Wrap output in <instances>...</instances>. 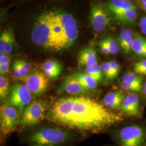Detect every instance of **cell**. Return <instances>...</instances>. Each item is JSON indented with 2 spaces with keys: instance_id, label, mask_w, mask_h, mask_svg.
<instances>
[{
  "instance_id": "obj_1",
  "label": "cell",
  "mask_w": 146,
  "mask_h": 146,
  "mask_svg": "<svg viewBox=\"0 0 146 146\" xmlns=\"http://www.w3.org/2000/svg\"><path fill=\"white\" fill-rule=\"evenodd\" d=\"M46 117L53 123L82 135L101 131L123 120L121 115L85 96L57 100L49 108Z\"/></svg>"
},
{
  "instance_id": "obj_2",
  "label": "cell",
  "mask_w": 146,
  "mask_h": 146,
  "mask_svg": "<svg viewBox=\"0 0 146 146\" xmlns=\"http://www.w3.org/2000/svg\"><path fill=\"white\" fill-rule=\"evenodd\" d=\"M27 144L41 146H74L80 140L76 133L69 129L43 127L23 136Z\"/></svg>"
},
{
  "instance_id": "obj_3",
  "label": "cell",
  "mask_w": 146,
  "mask_h": 146,
  "mask_svg": "<svg viewBox=\"0 0 146 146\" xmlns=\"http://www.w3.org/2000/svg\"><path fill=\"white\" fill-rule=\"evenodd\" d=\"M53 11L46 12L37 17L31 35V40L35 44L49 50Z\"/></svg>"
},
{
  "instance_id": "obj_4",
  "label": "cell",
  "mask_w": 146,
  "mask_h": 146,
  "mask_svg": "<svg viewBox=\"0 0 146 146\" xmlns=\"http://www.w3.org/2000/svg\"><path fill=\"white\" fill-rule=\"evenodd\" d=\"M118 146H146V129L140 125H127L113 134Z\"/></svg>"
},
{
  "instance_id": "obj_5",
  "label": "cell",
  "mask_w": 146,
  "mask_h": 146,
  "mask_svg": "<svg viewBox=\"0 0 146 146\" xmlns=\"http://www.w3.org/2000/svg\"><path fill=\"white\" fill-rule=\"evenodd\" d=\"M48 109L47 102L36 101L31 103L25 109L19 122L21 129H25L38 124L45 116Z\"/></svg>"
},
{
  "instance_id": "obj_6",
  "label": "cell",
  "mask_w": 146,
  "mask_h": 146,
  "mask_svg": "<svg viewBox=\"0 0 146 146\" xmlns=\"http://www.w3.org/2000/svg\"><path fill=\"white\" fill-rule=\"evenodd\" d=\"M21 115L19 110L11 104H3L0 108V128L2 139L6 138L15 130L19 124Z\"/></svg>"
},
{
  "instance_id": "obj_7",
  "label": "cell",
  "mask_w": 146,
  "mask_h": 146,
  "mask_svg": "<svg viewBox=\"0 0 146 146\" xmlns=\"http://www.w3.org/2000/svg\"><path fill=\"white\" fill-rule=\"evenodd\" d=\"M64 31V50L73 46L78 36V25L73 15L67 12L58 11Z\"/></svg>"
},
{
  "instance_id": "obj_8",
  "label": "cell",
  "mask_w": 146,
  "mask_h": 146,
  "mask_svg": "<svg viewBox=\"0 0 146 146\" xmlns=\"http://www.w3.org/2000/svg\"><path fill=\"white\" fill-rule=\"evenodd\" d=\"M32 100V94L26 84L23 83H16L11 89L8 104L17 107L20 115H22L26 106L29 104Z\"/></svg>"
},
{
  "instance_id": "obj_9",
  "label": "cell",
  "mask_w": 146,
  "mask_h": 146,
  "mask_svg": "<svg viewBox=\"0 0 146 146\" xmlns=\"http://www.w3.org/2000/svg\"><path fill=\"white\" fill-rule=\"evenodd\" d=\"M23 80L35 98L46 92L49 84V78L46 74L38 70H34L28 73Z\"/></svg>"
},
{
  "instance_id": "obj_10",
  "label": "cell",
  "mask_w": 146,
  "mask_h": 146,
  "mask_svg": "<svg viewBox=\"0 0 146 146\" xmlns=\"http://www.w3.org/2000/svg\"><path fill=\"white\" fill-rule=\"evenodd\" d=\"M50 50L61 52L64 50V31L62 24L60 20L58 11H53L52 37Z\"/></svg>"
},
{
  "instance_id": "obj_11",
  "label": "cell",
  "mask_w": 146,
  "mask_h": 146,
  "mask_svg": "<svg viewBox=\"0 0 146 146\" xmlns=\"http://www.w3.org/2000/svg\"><path fill=\"white\" fill-rule=\"evenodd\" d=\"M90 19L92 27L96 32L104 31L110 25V16L101 5H92Z\"/></svg>"
},
{
  "instance_id": "obj_12",
  "label": "cell",
  "mask_w": 146,
  "mask_h": 146,
  "mask_svg": "<svg viewBox=\"0 0 146 146\" xmlns=\"http://www.w3.org/2000/svg\"><path fill=\"white\" fill-rule=\"evenodd\" d=\"M90 90L85 88L75 77L71 74L64 78L58 89V92L62 94L72 95H84L88 94Z\"/></svg>"
},
{
  "instance_id": "obj_13",
  "label": "cell",
  "mask_w": 146,
  "mask_h": 146,
  "mask_svg": "<svg viewBox=\"0 0 146 146\" xmlns=\"http://www.w3.org/2000/svg\"><path fill=\"white\" fill-rule=\"evenodd\" d=\"M78 68L91 67L98 64L96 51L93 46H89L81 49L78 55Z\"/></svg>"
},
{
  "instance_id": "obj_14",
  "label": "cell",
  "mask_w": 146,
  "mask_h": 146,
  "mask_svg": "<svg viewBox=\"0 0 146 146\" xmlns=\"http://www.w3.org/2000/svg\"><path fill=\"white\" fill-rule=\"evenodd\" d=\"M120 110L127 115L137 116L140 114V102L139 97L134 93L125 96Z\"/></svg>"
},
{
  "instance_id": "obj_15",
  "label": "cell",
  "mask_w": 146,
  "mask_h": 146,
  "mask_svg": "<svg viewBox=\"0 0 146 146\" xmlns=\"http://www.w3.org/2000/svg\"><path fill=\"white\" fill-rule=\"evenodd\" d=\"M16 41L15 36L12 28H9L2 32L0 36V51L6 55L12 53Z\"/></svg>"
},
{
  "instance_id": "obj_16",
  "label": "cell",
  "mask_w": 146,
  "mask_h": 146,
  "mask_svg": "<svg viewBox=\"0 0 146 146\" xmlns=\"http://www.w3.org/2000/svg\"><path fill=\"white\" fill-rule=\"evenodd\" d=\"M125 97V94L123 92L114 91L107 94L104 96L103 101L104 105L108 108L113 110H118L120 109Z\"/></svg>"
},
{
  "instance_id": "obj_17",
  "label": "cell",
  "mask_w": 146,
  "mask_h": 146,
  "mask_svg": "<svg viewBox=\"0 0 146 146\" xmlns=\"http://www.w3.org/2000/svg\"><path fill=\"white\" fill-rule=\"evenodd\" d=\"M42 69L47 78L51 79L58 78L62 71V66L56 60H49L42 66Z\"/></svg>"
},
{
  "instance_id": "obj_18",
  "label": "cell",
  "mask_w": 146,
  "mask_h": 146,
  "mask_svg": "<svg viewBox=\"0 0 146 146\" xmlns=\"http://www.w3.org/2000/svg\"><path fill=\"white\" fill-rule=\"evenodd\" d=\"M134 36L133 32L128 29H123L118 38V43L123 52L129 54L131 51V46Z\"/></svg>"
},
{
  "instance_id": "obj_19",
  "label": "cell",
  "mask_w": 146,
  "mask_h": 146,
  "mask_svg": "<svg viewBox=\"0 0 146 146\" xmlns=\"http://www.w3.org/2000/svg\"><path fill=\"white\" fill-rule=\"evenodd\" d=\"M111 14L116 21L122 24H132L135 22L137 17L136 9L115 11Z\"/></svg>"
},
{
  "instance_id": "obj_20",
  "label": "cell",
  "mask_w": 146,
  "mask_h": 146,
  "mask_svg": "<svg viewBox=\"0 0 146 146\" xmlns=\"http://www.w3.org/2000/svg\"><path fill=\"white\" fill-rule=\"evenodd\" d=\"M107 7L111 13L128 9L136 10V7L132 2L125 0H111L107 3Z\"/></svg>"
},
{
  "instance_id": "obj_21",
  "label": "cell",
  "mask_w": 146,
  "mask_h": 146,
  "mask_svg": "<svg viewBox=\"0 0 146 146\" xmlns=\"http://www.w3.org/2000/svg\"><path fill=\"white\" fill-rule=\"evenodd\" d=\"M131 50L139 56L146 58V38L139 35L134 36Z\"/></svg>"
},
{
  "instance_id": "obj_22",
  "label": "cell",
  "mask_w": 146,
  "mask_h": 146,
  "mask_svg": "<svg viewBox=\"0 0 146 146\" xmlns=\"http://www.w3.org/2000/svg\"><path fill=\"white\" fill-rule=\"evenodd\" d=\"M73 74L85 88L90 91L96 88L98 82L88 74L87 73H76Z\"/></svg>"
},
{
  "instance_id": "obj_23",
  "label": "cell",
  "mask_w": 146,
  "mask_h": 146,
  "mask_svg": "<svg viewBox=\"0 0 146 146\" xmlns=\"http://www.w3.org/2000/svg\"><path fill=\"white\" fill-rule=\"evenodd\" d=\"M86 73L88 74L96 80L98 83H101L103 80L104 73L102 66L99 64H96L91 67L86 68Z\"/></svg>"
},
{
  "instance_id": "obj_24",
  "label": "cell",
  "mask_w": 146,
  "mask_h": 146,
  "mask_svg": "<svg viewBox=\"0 0 146 146\" xmlns=\"http://www.w3.org/2000/svg\"><path fill=\"white\" fill-rule=\"evenodd\" d=\"M122 81L129 84H143V78L142 76L138 75L131 72H128L125 73L122 76Z\"/></svg>"
},
{
  "instance_id": "obj_25",
  "label": "cell",
  "mask_w": 146,
  "mask_h": 146,
  "mask_svg": "<svg viewBox=\"0 0 146 146\" xmlns=\"http://www.w3.org/2000/svg\"><path fill=\"white\" fill-rule=\"evenodd\" d=\"M10 93V85L8 79L4 75L0 76V98L5 99Z\"/></svg>"
},
{
  "instance_id": "obj_26",
  "label": "cell",
  "mask_w": 146,
  "mask_h": 146,
  "mask_svg": "<svg viewBox=\"0 0 146 146\" xmlns=\"http://www.w3.org/2000/svg\"><path fill=\"white\" fill-rule=\"evenodd\" d=\"M104 41L107 44L110 49V52L111 54H117L120 51V46L119 43L117 42L112 36H108L105 37Z\"/></svg>"
},
{
  "instance_id": "obj_27",
  "label": "cell",
  "mask_w": 146,
  "mask_h": 146,
  "mask_svg": "<svg viewBox=\"0 0 146 146\" xmlns=\"http://www.w3.org/2000/svg\"><path fill=\"white\" fill-rule=\"evenodd\" d=\"M121 86L125 90L133 93H140L143 90V84H129L122 81L121 83Z\"/></svg>"
},
{
  "instance_id": "obj_28",
  "label": "cell",
  "mask_w": 146,
  "mask_h": 146,
  "mask_svg": "<svg viewBox=\"0 0 146 146\" xmlns=\"http://www.w3.org/2000/svg\"><path fill=\"white\" fill-rule=\"evenodd\" d=\"M134 72L140 75H146V60L135 63L133 66Z\"/></svg>"
},
{
  "instance_id": "obj_29",
  "label": "cell",
  "mask_w": 146,
  "mask_h": 146,
  "mask_svg": "<svg viewBox=\"0 0 146 146\" xmlns=\"http://www.w3.org/2000/svg\"><path fill=\"white\" fill-rule=\"evenodd\" d=\"M102 68L105 78L108 81H111L113 80V73L111 69L110 62H106L102 64Z\"/></svg>"
},
{
  "instance_id": "obj_30",
  "label": "cell",
  "mask_w": 146,
  "mask_h": 146,
  "mask_svg": "<svg viewBox=\"0 0 146 146\" xmlns=\"http://www.w3.org/2000/svg\"><path fill=\"white\" fill-rule=\"evenodd\" d=\"M110 63L111 66L112 73H113V80H114L118 76V74L120 70V65L115 60H111Z\"/></svg>"
},
{
  "instance_id": "obj_31",
  "label": "cell",
  "mask_w": 146,
  "mask_h": 146,
  "mask_svg": "<svg viewBox=\"0 0 146 146\" xmlns=\"http://www.w3.org/2000/svg\"><path fill=\"white\" fill-rule=\"evenodd\" d=\"M98 44L99 46L101 51L102 52L103 54H106V55L110 54L109 47L108 46V45L106 43V41H104V38L101 40V41H100Z\"/></svg>"
},
{
  "instance_id": "obj_32",
  "label": "cell",
  "mask_w": 146,
  "mask_h": 146,
  "mask_svg": "<svg viewBox=\"0 0 146 146\" xmlns=\"http://www.w3.org/2000/svg\"><path fill=\"white\" fill-rule=\"evenodd\" d=\"M13 69V75H14V77L16 79L22 80L21 73H20V72L19 66H18V63H17L16 60L14 62Z\"/></svg>"
},
{
  "instance_id": "obj_33",
  "label": "cell",
  "mask_w": 146,
  "mask_h": 146,
  "mask_svg": "<svg viewBox=\"0 0 146 146\" xmlns=\"http://www.w3.org/2000/svg\"><path fill=\"white\" fill-rule=\"evenodd\" d=\"M139 26L142 32L146 35V16H144L140 19L139 22Z\"/></svg>"
},
{
  "instance_id": "obj_34",
  "label": "cell",
  "mask_w": 146,
  "mask_h": 146,
  "mask_svg": "<svg viewBox=\"0 0 146 146\" xmlns=\"http://www.w3.org/2000/svg\"><path fill=\"white\" fill-rule=\"evenodd\" d=\"M9 64H0V73L1 75H4L7 74L9 72Z\"/></svg>"
},
{
  "instance_id": "obj_35",
  "label": "cell",
  "mask_w": 146,
  "mask_h": 146,
  "mask_svg": "<svg viewBox=\"0 0 146 146\" xmlns=\"http://www.w3.org/2000/svg\"><path fill=\"white\" fill-rule=\"evenodd\" d=\"M21 63L22 64L23 67L25 69V70L26 71L27 73H28L31 70V65L28 63L26 62V61L21 60Z\"/></svg>"
},
{
  "instance_id": "obj_36",
  "label": "cell",
  "mask_w": 146,
  "mask_h": 146,
  "mask_svg": "<svg viewBox=\"0 0 146 146\" xmlns=\"http://www.w3.org/2000/svg\"><path fill=\"white\" fill-rule=\"evenodd\" d=\"M143 94H144V95H145V98H146V81L145 82V83L144 84H143Z\"/></svg>"
},
{
  "instance_id": "obj_37",
  "label": "cell",
  "mask_w": 146,
  "mask_h": 146,
  "mask_svg": "<svg viewBox=\"0 0 146 146\" xmlns=\"http://www.w3.org/2000/svg\"><path fill=\"white\" fill-rule=\"evenodd\" d=\"M139 2H140L141 5L146 3V0H139Z\"/></svg>"
},
{
  "instance_id": "obj_38",
  "label": "cell",
  "mask_w": 146,
  "mask_h": 146,
  "mask_svg": "<svg viewBox=\"0 0 146 146\" xmlns=\"http://www.w3.org/2000/svg\"><path fill=\"white\" fill-rule=\"evenodd\" d=\"M141 6H142V8L144 11H146V3H145V4H143V5H141Z\"/></svg>"
},
{
  "instance_id": "obj_39",
  "label": "cell",
  "mask_w": 146,
  "mask_h": 146,
  "mask_svg": "<svg viewBox=\"0 0 146 146\" xmlns=\"http://www.w3.org/2000/svg\"><path fill=\"white\" fill-rule=\"evenodd\" d=\"M31 146H39V145H32Z\"/></svg>"
},
{
  "instance_id": "obj_40",
  "label": "cell",
  "mask_w": 146,
  "mask_h": 146,
  "mask_svg": "<svg viewBox=\"0 0 146 146\" xmlns=\"http://www.w3.org/2000/svg\"><path fill=\"white\" fill-rule=\"evenodd\" d=\"M125 1H130L131 0H125Z\"/></svg>"
},
{
  "instance_id": "obj_41",
  "label": "cell",
  "mask_w": 146,
  "mask_h": 146,
  "mask_svg": "<svg viewBox=\"0 0 146 146\" xmlns=\"http://www.w3.org/2000/svg\"></svg>"
},
{
  "instance_id": "obj_42",
  "label": "cell",
  "mask_w": 146,
  "mask_h": 146,
  "mask_svg": "<svg viewBox=\"0 0 146 146\" xmlns=\"http://www.w3.org/2000/svg\"></svg>"
}]
</instances>
